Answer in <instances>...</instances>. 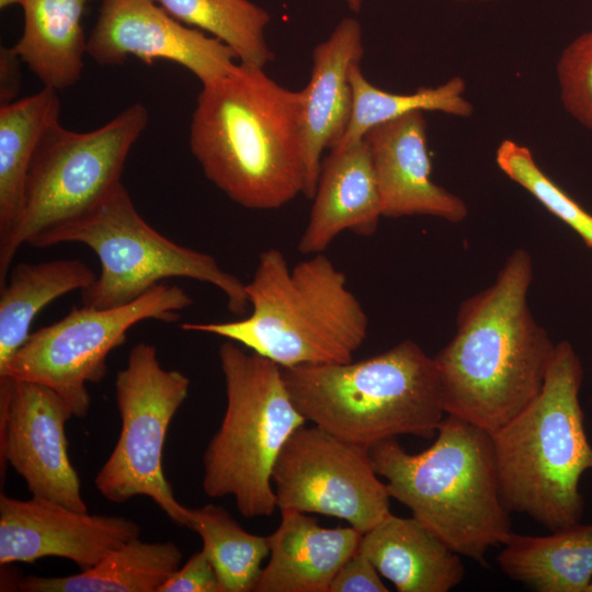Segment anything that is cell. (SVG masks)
Segmentation results:
<instances>
[{
	"label": "cell",
	"mask_w": 592,
	"mask_h": 592,
	"mask_svg": "<svg viewBox=\"0 0 592 592\" xmlns=\"http://www.w3.org/2000/svg\"><path fill=\"white\" fill-rule=\"evenodd\" d=\"M96 278L79 259L19 263L0 285V369L30 335L33 320L55 299Z\"/></svg>",
	"instance_id": "cell-24"
},
{
	"label": "cell",
	"mask_w": 592,
	"mask_h": 592,
	"mask_svg": "<svg viewBox=\"0 0 592 592\" xmlns=\"http://www.w3.org/2000/svg\"><path fill=\"white\" fill-rule=\"evenodd\" d=\"M22 64L13 47L0 49V104L15 101L22 84Z\"/></svg>",
	"instance_id": "cell-33"
},
{
	"label": "cell",
	"mask_w": 592,
	"mask_h": 592,
	"mask_svg": "<svg viewBox=\"0 0 592 592\" xmlns=\"http://www.w3.org/2000/svg\"><path fill=\"white\" fill-rule=\"evenodd\" d=\"M90 0H23V31L12 46L44 87L57 91L82 76L88 38L82 16Z\"/></svg>",
	"instance_id": "cell-21"
},
{
	"label": "cell",
	"mask_w": 592,
	"mask_h": 592,
	"mask_svg": "<svg viewBox=\"0 0 592 592\" xmlns=\"http://www.w3.org/2000/svg\"><path fill=\"white\" fill-rule=\"evenodd\" d=\"M189 144L205 177L249 209H276L304 194L301 92L262 68L237 65L203 84Z\"/></svg>",
	"instance_id": "cell-2"
},
{
	"label": "cell",
	"mask_w": 592,
	"mask_h": 592,
	"mask_svg": "<svg viewBox=\"0 0 592 592\" xmlns=\"http://www.w3.org/2000/svg\"><path fill=\"white\" fill-rule=\"evenodd\" d=\"M433 444L408 453L396 437L369 448L390 498L460 556L486 565L487 551L511 536L492 437L463 419L444 417Z\"/></svg>",
	"instance_id": "cell-4"
},
{
	"label": "cell",
	"mask_w": 592,
	"mask_h": 592,
	"mask_svg": "<svg viewBox=\"0 0 592 592\" xmlns=\"http://www.w3.org/2000/svg\"><path fill=\"white\" fill-rule=\"evenodd\" d=\"M226 409L203 455V489L231 496L246 519L273 514L272 474L289 436L307 421L294 405L273 361L226 340L218 350Z\"/></svg>",
	"instance_id": "cell-7"
},
{
	"label": "cell",
	"mask_w": 592,
	"mask_h": 592,
	"mask_svg": "<svg viewBox=\"0 0 592 592\" xmlns=\"http://www.w3.org/2000/svg\"><path fill=\"white\" fill-rule=\"evenodd\" d=\"M187 527L201 536L221 592L255 590L261 563L270 555L269 536L244 531L225 508L212 503L190 509Z\"/></svg>",
	"instance_id": "cell-27"
},
{
	"label": "cell",
	"mask_w": 592,
	"mask_h": 592,
	"mask_svg": "<svg viewBox=\"0 0 592 592\" xmlns=\"http://www.w3.org/2000/svg\"><path fill=\"white\" fill-rule=\"evenodd\" d=\"M371 150L383 217L432 216L460 223L468 215L465 201L433 182L423 111H412L371 128Z\"/></svg>",
	"instance_id": "cell-16"
},
{
	"label": "cell",
	"mask_w": 592,
	"mask_h": 592,
	"mask_svg": "<svg viewBox=\"0 0 592 592\" xmlns=\"http://www.w3.org/2000/svg\"><path fill=\"white\" fill-rule=\"evenodd\" d=\"M64 242L88 246L100 261V275L80 291L82 305L122 306L164 280L184 277L220 289L235 315L246 314L250 306L246 284L223 270L212 255L178 244L152 228L123 184L90 212L39 236L31 246Z\"/></svg>",
	"instance_id": "cell-8"
},
{
	"label": "cell",
	"mask_w": 592,
	"mask_h": 592,
	"mask_svg": "<svg viewBox=\"0 0 592 592\" xmlns=\"http://www.w3.org/2000/svg\"><path fill=\"white\" fill-rule=\"evenodd\" d=\"M190 379L164 369L157 349L140 342L129 352L115 379L121 433L94 483L109 501L150 498L177 525L187 527L190 508L182 505L167 480L162 456L168 428L189 395Z\"/></svg>",
	"instance_id": "cell-11"
},
{
	"label": "cell",
	"mask_w": 592,
	"mask_h": 592,
	"mask_svg": "<svg viewBox=\"0 0 592 592\" xmlns=\"http://www.w3.org/2000/svg\"><path fill=\"white\" fill-rule=\"evenodd\" d=\"M187 26L210 33L230 47L241 65L264 68L274 59L264 30L266 10L249 0H156Z\"/></svg>",
	"instance_id": "cell-28"
},
{
	"label": "cell",
	"mask_w": 592,
	"mask_h": 592,
	"mask_svg": "<svg viewBox=\"0 0 592 592\" xmlns=\"http://www.w3.org/2000/svg\"><path fill=\"white\" fill-rule=\"evenodd\" d=\"M348 4V7L354 11L358 12L362 5V0H344Z\"/></svg>",
	"instance_id": "cell-34"
},
{
	"label": "cell",
	"mask_w": 592,
	"mask_h": 592,
	"mask_svg": "<svg viewBox=\"0 0 592 592\" xmlns=\"http://www.w3.org/2000/svg\"><path fill=\"white\" fill-rule=\"evenodd\" d=\"M358 550L400 592H448L465 576L460 555L413 516L390 513L363 534Z\"/></svg>",
	"instance_id": "cell-20"
},
{
	"label": "cell",
	"mask_w": 592,
	"mask_h": 592,
	"mask_svg": "<svg viewBox=\"0 0 592 592\" xmlns=\"http://www.w3.org/2000/svg\"><path fill=\"white\" fill-rule=\"evenodd\" d=\"M498 565L510 579L538 592H585L592 580V525L580 522L548 535L512 533Z\"/></svg>",
	"instance_id": "cell-22"
},
{
	"label": "cell",
	"mask_w": 592,
	"mask_h": 592,
	"mask_svg": "<svg viewBox=\"0 0 592 592\" xmlns=\"http://www.w3.org/2000/svg\"><path fill=\"white\" fill-rule=\"evenodd\" d=\"M307 226L298 250L323 253L337 236L350 230L372 236L383 217L382 198L365 138L334 148L322 159Z\"/></svg>",
	"instance_id": "cell-18"
},
{
	"label": "cell",
	"mask_w": 592,
	"mask_h": 592,
	"mask_svg": "<svg viewBox=\"0 0 592 592\" xmlns=\"http://www.w3.org/2000/svg\"><path fill=\"white\" fill-rule=\"evenodd\" d=\"M148 122L147 109L137 102L90 132L67 129L59 121L45 132L18 217L0 241V285L23 244L87 214L122 184L127 157Z\"/></svg>",
	"instance_id": "cell-9"
},
{
	"label": "cell",
	"mask_w": 592,
	"mask_h": 592,
	"mask_svg": "<svg viewBox=\"0 0 592 592\" xmlns=\"http://www.w3.org/2000/svg\"><path fill=\"white\" fill-rule=\"evenodd\" d=\"M137 523L125 516L89 514L52 500L0 493V565L34 562L55 556L82 570L138 538Z\"/></svg>",
	"instance_id": "cell-15"
},
{
	"label": "cell",
	"mask_w": 592,
	"mask_h": 592,
	"mask_svg": "<svg viewBox=\"0 0 592 592\" xmlns=\"http://www.w3.org/2000/svg\"><path fill=\"white\" fill-rule=\"evenodd\" d=\"M59 114L58 91L47 87L0 106V241L18 217L42 137Z\"/></svg>",
	"instance_id": "cell-25"
},
{
	"label": "cell",
	"mask_w": 592,
	"mask_h": 592,
	"mask_svg": "<svg viewBox=\"0 0 592 592\" xmlns=\"http://www.w3.org/2000/svg\"><path fill=\"white\" fill-rule=\"evenodd\" d=\"M192 303L180 286L160 283L122 306H73L62 319L31 332L0 369V378L47 386L65 399L75 417L83 418L91 402L87 384L104 378L106 358L125 342L128 330L148 319L175 322L179 311Z\"/></svg>",
	"instance_id": "cell-10"
},
{
	"label": "cell",
	"mask_w": 592,
	"mask_h": 592,
	"mask_svg": "<svg viewBox=\"0 0 592 592\" xmlns=\"http://www.w3.org/2000/svg\"><path fill=\"white\" fill-rule=\"evenodd\" d=\"M251 314L226 322H182L185 331L234 341L282 368L352 361L367 337L368 317L346 276L323 253L291 267L270 248L246 284Z\"/></svg>",
	"instance_id": "cell-3"
},
{
	"label": "cell",
	"mask_w": 592,
	"mask_h": 592,
	"mask_svg": "<svg viewBox=\"0 0 592 592\" xmlns=\"http://www.w3.org/2000/svg\"><path fill=\"white\" fill-rule=\"evenodd\" d=\"M372 561L358 549L342 565L329 592H388Z\"/></svg>",
	"instance_id": "cell-32"
},
{
	"label": "cell",
	"mask_w": 592,
	"mask_h": 592,
	"mask_svg": "<svg viewBox=\"0 0 592 592\" xmlns=\"http://www.w3.org/2000/svg\"><path fill=\"white\" fill-rule=\"evenodd\" d=\"M23 0H0V8L5 9L13 4H21Z\"/></svg>",
	"instance_id": "cell-35"
},
{
	"label": "cell",
	"mask_w": 592,
	"mask_h": 592,
	"mask_svg": "<svg viewBox=\"0 0 592 592\" xmlns=\"http://www.w3.org/2000/svg\"><path fill=\"white\" fill-rule=\"evenodd\" d=\"M276 506L346 521L362 534L390 514L369 449L317 426L298 428L272 474Z\"/></svg>",
	"instance_id": "cell-12"
},
{
	"label": "cell",
	"mask_w": 592,
	"mask_h": 592,
	"mask_svg": "<svg viewBox=\"0 0 592 592\" xmlns=\"http://www.w3.org/2000/svg\"><path fill=\"white\" fill-rule=\"evenodd\" d=\"M457 1H490V0H457Z\"/></svg>",
	"instance_id": "cell-37"
},
{
	"label": "cell",
	"mask_w": 592,
	"mask_h": 592,
	"mask_svg": "<svg viewBox=\"0 0 592 592\" xmlns=\"http://www.w3.org/2000/svg\"><path fill=\"white\" fill-rule=\"evenodd\" d=\"M581 361L568 341L556 343L542 390L491 433L502 500L549 531L580 522L579 483L592 469V445L579 392Z\"/></svg>",
	"instance_id": "cell-5"
},
{
	"label": "cell",
	"mask_w": 592,
	"mask_h": 592,
	"mask_svg": "<svg viewBox=\"0 0 592 592\" xmlns=\"http://www.w3.org/2000/svg\"><path fill=\"white\" fill-rule=\"evenodd\" d=\"M556 73L565 110L592 130V29L562 49Z\"/></svg>",
	"instance_id": "cell-30"
},
{
	"label": "cell",
	"mask_w": 592,
	"mask_h": 592,
	"mask_svg": "<svg viewBox=\"0 0 592 592\" xmlns=\"http://www.w3.org/2000/svg\"><path fill=\"white\" fill-rule=\"evenodd\" d=\"M496 163L506 177L573 229L592 249V214L540 169L528 147L512 139H504L496 150Z\"/></svg>",
	"instance_id": "cell-29"
},
{
	"label": "cell",
	"mask_w": 592,
	"mask_h": 592,
	"mask_svg": "<svg viewBox=\"0 0 592 592\" xmlns=\"http://www.w3.org/2000/svg\"><path fill=\"white\" fill-rule=\"evenodd\" d=\"M282 371L307 421L368 449L401 434L432 439L446 414L433 356L412 340L357 362Z\"/></svg>",
	"instance_id": "cell-6"
},
{
	"label": "cell",
	"mask_w": 592,
	"mask_h": 592,
	"mask_svg": "<svg viewBox=\"0 0 592 592\" xmlns=\"http://www.w3.org/2000/svg\"><path fill=\"white\" fill-rule=\"evenodd\" d=\"M72 415L70 406L49 387L0 378L1 482L10 464L32 497L88 511L68 455L65 425Z\"/></svg>",
	"instance_id": "cell-13"
},
{
	"label": "cell",
	"mask_w": 592,
	"mask_h": 592,
	"mask_svg": "<svg viewBox=\"0 0 592 592\" xmlns=\"http://www.w3.org/2000/svg\"><path fill=\"white\" fill-rule=\"evenodd\" d=\"M158 592H221L215 569L202 548L159 588Z\"/></svg>",
	"instance_id": "cell-31"
},
{
	"label": "cell",
	"mask_w": 592,
	"mask_h": 592,
	"mask_svg": "<svg viewBox=\"0 0 592 592\" xmlns=\"http://www.w3.org/2000/svg\"><path fill=\"white\" fill-rule=\"evenodd\" d=\"M533 260L514 250L494 282L466 298L452 340L433 356L445 413L490 434L543 388L556 343L527 303Z\"/></svg>",
	"instance_id": "cell-1"
},
{
	"label": "cell",
	"mask_w": 592,
	"mask_h": 592,
	"mask_svg": "<svg viewBox=\"0 0 592 592\" xmlns=\"http://www.w3.org/2000/svg\"><path fill=\"white\" fill-rule=\"evenodd\" d=\"M585 592H592V580L590 581L589 585L587 587Z\"/></svg>",
	"instance_id": "cell-36"
},
{
	"label": "cell",
	"mask_w": 592,
	"mask_h": 592,
	"mask_svg": "<svg viewBox=\"0 0 592 592\" xmlns=\"http://www.w3.org/2000/svg\"><path fill=\"white\" fill-rule=\"evenodd\" d=\"M281 523L269 535L270 560L257 592H329L342 565L358 549L356 528H325L296 510H281Z\"/></svg>",
	"instance_id": "cell-19"
},
{
	"label": "cell",
	"mask_w": 592,
	"mask_h": 592,
	"mask_svg": "<svg viewBox=\"0 0 592 592\" xmlns=\"http://www.w3.org/2000/svg\"><path fill=\"white\" fill-rule=\"evenodd\" d=\"M182 558L173 542L145 543L138 537L79 573L32 574L16 580L15 588L24 592H158L180 568Z\"/></svg>",
	"instance_id": "cell-23"
},
{
	"label": "cell",
	"mask_w": 592,
	"mask_h": 592,
	"mask_svg": "<svg viewBox=\"0 0 592 592\" xmlns=\"http://www.w3.org/2000/svg\"><path fill=\"white\" fill-rule=\"evenodd\" d=\"M87 54L100 66L123 65L129 57L173 61L202 84L231 72L238 59L221 41L178 21L156 0H102Z\"/></svg>",
	"instance_id": "cell-14"
},
{
	"label": "cell",
	"mask_w": 592,
	"mask_h": 592,
	"mask_svg": "<svg viewBox=\"0 0 592 592\" xmlns=\"http://www.w3.org/2000/svg\"><path fill=\"white\" fill-rule=\"evenodd\" d=\"M350 81L353 90L352 116L345 134L332 149L356 143L374 126L412 111L442 112L457 117H469L474 113L473 104L465 96L466 83L458 76L436 87L398 94L373 86L362 73L360 62H354L350 68Z\"/></svg>",
	"instance_id": "cell-26"
},
{
	"label": "cell",
	"mask_w": 592,
	"mask_h": 592,
	"mask_svg": "<svg viewBox=\"0 0 592 592\" xmlns=\"http://www.w3.org/2000/svg\"><path fill=\"white\" fill-rule=\"evenodd\" d=\"M362 29L345 18L312 53L310 79L301 92V132L307 167L304 195L312 198L325 150L343 137L353 111L350 68L363 56Z\"/></svg>",
	"instance_id": "cell-17"
}]
</instances>
